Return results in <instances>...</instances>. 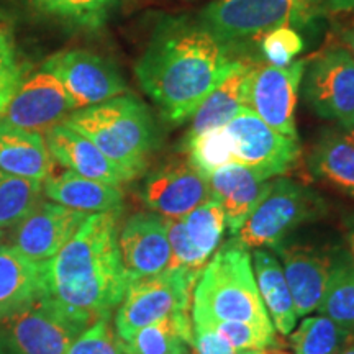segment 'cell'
Returning <instances> with one entry per match:
<instances>
[{
  "label": "cell",
  "instance_id": "cell-31",
  "mask_svg": "<svg viewBox=\"0 0 354 354\" xmlns=\"http://www.w3.org/2000/svg\"><path fill=\"white\" fill-rule=\"evenodd\" d=\"M39 12L77 26V28H100L118 0H32Z\"/></svg>",
  "mask_w": 354,
  "mask_h": 354
},
{
  "label": "cell",
  "instance_id": "cell-2",
  "mask_svg": "<svg viewBox=\"0 0 354 354\" xmlns=\"http://www.w3.org/2000/svg\"><path fill=\"white\" fill-rule=\"evenodd\" d=\"M118 214H91L43 264L44 297L71 320L91 325L110 317L130 281L118 250Z\"/></svg>",
  "mask_w": 354,
  "mask_h": 354
},
{
  "label": "cell",
  "instance_id": "cell-18",
  "mask_svg": "<svg viewBox=\"0 0 354 354\" xmlns=\"http://www.w3.org/2000/svg\"><path fill=\"white\" fill-rule=\"evenodd\" d=\"M207 179L210 197L220 202L230 233L236 234L254 207L266 196L272 177L254 167L232 162L212 172Z\"/></svg>",
  "mask_w": 354,
  "mask_h": 354
},
{
  "label": "cell",
  "instance_id": "cell-42",
  "mask_svg": "<svg viewBox=\"0 0 354 354\" xmlns=\"http://www.w3.org/2000/svg\"><path fill=\"white\" fill-rule=\"evenodd\" d=\"M342 38H343L344 44H346L349 50L354 53V28L353 30H346V32L343 33Z\"/></svg>",
  "mask_w": 354,
  "mask_h": 354
},
{
  "label": "cell",
  "instance_id": "cell-41",
  "mask_svg": "<svg viewBox=\"0 0 354 354\" xmlns=\"http://www.w3.org/2000/svg\"><path fill=\"white\" fill-rule=\"evenodd\" d=\"M251 354H292V353L286 351V349H282L279 346H269L264 349H258V351H251Z\"/></svg>",
  "mask_w": 354,
  "mask_h": 354
},
{
  "label": "cell",
  "instance_id": "cell-7",
  "mask_svg": "<svg viewBox=\"0 0 354 354\" xmlns=\"http://www.w3.org/2000/svg\"><path fill=\"white\" fill-rule=\"evenodd\" d=\"M198 276L201 274L187 269L169 268L130 282L115 313L113 328L120 342H127L136 331L154 322L189 312Z\"/></svg>",
  "mask_w": 354,
  "mask_h": 354
},
{
  "label": "cell",
  "instance_id": "cell-14",
  "mask_svg": "<svg viewBox=\"0 0 354 354\" xmlns=\"http://www.w3.org/2000/svg\"><path fill=\"white\" fill-rule=\"evenodd\" d=\"M339 248L284 241L274 248L289 284L297 318L315 312L320 305Z\"/></svg>",
  "mask_w": 354,
  "mask_h": 354
},
{
  "label": "cell",
  "instance_id": "cell-35",
  "mask_svg": "<svg viewBox=\"0 0 354 354\" xmlns=\"http://www.w3.org/2000/svg\"><path fill=\"white\" fill-rule=\"evenodd\" d=\"M66 354H125L122 342L112 328L110 317H102L99 320L81 331L74 339Z\"/></svg>",
  "mask_w": 354,
  "mask_h": 354
},
{
  "label": "cell",
  "instance_id": "cell-21",
  "mask_svg": "<svg viewBox=\"0 0 354 354\" xmlns=\"http://www.w3.org/2000/svg\"><path fill=\"white\" fill-rule=\"evenodd\" d=\"M0 171L44 183L53 174V158L41 133L0 120Z\"/></svg>",
  "mask_w": 354,
  "mask_h": 354
},
{
  "label": "cell",
  "instance_id": "cell-40",
  "mask_svg": "<svg viewBox=\"0 0 354 354\" xmlns=\"http://www.w3.org/2000/svg\"><path fill=\"white\" fill-rule=\"evenodd\" d=\"M344 236H346L348 254L354 264V214L344 216Z\"/></svg>",
  "mask_w": 354,
  "mask_h": 354
},
{
  "label": "cell",
  "instance_id": "cell-17",
  "mask_svg": "<svg viewBox=\"0 0 354 354\" xmlns=\"http://www.w3.org/2000/svg\"><path fill=\"white\" fill-rule=\"evenodd\" d=\"M87 214L55 202H39L17 225L12 246L35 263L51 259L71 240Z\"/></svg>",
  "mask_w": 354,
  "mask_h": 354
},
{
  "label": "cell",
  "instance_id": "cell-26",
  "mask_svg": "<svg viewBox=\"0 0 354 354\" xmlns=\"http://www.w3.org/2000/svg\"><path fill=\"white\" fill-rule=\"evenodd\" d=\"M192 344V317L179 312L154 322L122 342L125 354H187Z\"/></svg>",
  "mask_w": 354,
  "mask_h": 354
},
{
  "label": "cell",
  "instance_id": "cell-33",
  "mask_svg": "<svg viewBox=\"0 0 354 354\" xmlns=\"http://www.w3.org/2000/svg\"><path fill=\"white\" fill-rule=\"evenodd\" d=\"M192 322L210 326L212 330L223 336L233 348L240 349V351H258V349L277 346L276 330H266L261 326L251 325V323L210 320V318L201 317H192Z\"/></svg>",
  "mask_w": 354,
  "mask_h": 354
},
{
  "label": "cell",
  "instance_id": "cell-36",
  "mask_svg": "<svg viewBox=\"0 0 354 354\" xmlns=\"http://www.w3.org/2000/svg\"><path fill=\"white\" fill-rule=\"evenodd\" d=\"M167 240L171 248V268L187 269V271L201 274L205 264L209 263L196 250L190 241L183 218H165Z\"/></svg>",
  "mask_w": 354,
  "mask_h": 354
},
{
  "label": "cell",
  "instance_id": "cell-45",
  "mask_svg": "<svg viewBox=\"0 0 354 354\" xmlns=\"http://www.w3.org/2000/svg\"><path fill=\"white\" fill-rule=\"evenodd\" d=\"M2 236H3V233H2V228H0V240H2Z\"/></svg>",
  "mask_w": 354,
  "mask_h": 354
},
{
  "label": "cell",
  "instance_id": "cell-19",
  "mask_svg": "<svg viewBox=\"0 0 354 354\" xmlns=\"http://www.w3.org/2000/svg\"><path fill=\"white\" fill-rule=\"evenodd\" d=\"M44 141L51 158L71 172L117 187L131 180L91 140L63 122L46 130Z\"/></svg>",
  "mask_w": 354,
  "mask_h": 354
},
{
  "label": "cell",
  "instance_id": "cell-44",
  "mask_svg": "<svg viewBox=\"0 0 354 354\" xmlns=\"http://www.w3.org/2000/svg\"><path fill=\"white\" fill-rule=\"evenodd\" d=\"M342 130H343L344 135L349 136V138L354 141V127H346V128H342Z\"/></svg>",
  "mask_w": 354,
  "mask_h": 354
},
{
  "label": "cell",
  "instance_id": "cell-15",
  "mask_svg": "<svg viewBox=\"0 0 354 354\" xmlns=\"http://www.w3.org/2000/svg\"><path fill=\"white\" fill-rule=\"evenodd\" d=\"M140 197L153 214L180 220L209 201V179L189 161H172L146 177Z\"/></svg>",
  "mask_w": 354,
  "mask_h": 354
},
{
  "label": "cell",
  "instance_id": "cell-34",
  "mask_svg": "<svg viewBox=\"0 0 354 354\" xmlns=\"http://www.w3.org/2000/svg\"><path fill=\"white\" fill-rule=\"evenodd\" d=\"M261 55L274 68H287L305 50V41L294 26H279L264 33L259 41Z\"/></svg>",
  "mask_w": 354,
  "mask_h": 354
},
{
  "label": "cell",
  "instance_id": "cell-24",
  "mask_svg": "<svg viewBox=\"0 0 354 354\" xmlns=\"http://www.w3.org/2000/svg\"><path fill=\"white\" fill-rule=\"evenodd\" d=\"M308 169L354 201V141L343 130L325 131L308 154Z\"/></svg>",
  "mask_w": 354,
  "mask_h": 354
},
{
  "label": "cell",
  "instance_id": "cell-37",
  "mask_svg": "<svg viewBox=\"0 0 354 354\" xmlns=\"http://www.w3.org/2000/svg\"><path fill=\"white\" fill-rule=\"evenodd\" d=\"M24 81V71L17 57L10 35L0 26V115L7 109L17 88Z\"/></svg>",
  "mask_w": 354,
  "mask_h": 354
},
{
  "label": "cell",
  "instance_id": "cell-39",
  "mask_svg": "<svg viewBox=\"0 0 354 354\" xmlns=\"http://www.w3.org/2000/svg\"><path fill=\"white\" fill-rule=\"evenodd\" d=\"M312 3L320 10L322 15L354 10V0H312Z\"/></svg>",
  "mask_w": 354,
  "mask_h": 354
},
{
  "label": "cell",
  "instance_id": "cell-13",
  "mask_svg": "<svg viewBox=\"0 0 354 354\" xmlns=\"http://www.w3.org/2000/svg\"><path fill=\"white\" fill-rule=\"evenodd\" d=\"M74 110H77L76 104L63 84L41 69L21 81L0 120L21 130L39 133L64 122Z\"/></svg>",
  "mask_w": 354,
  "mask_h": 354
},
{
  "label": "cell",
  "instance_id": "cell-9",
  "mask_svg": "<svg viewBox=\"0 0 354 354\" xmlns=\"http://www.w3.org/2000/svg\"><path fill=\"white\" fill-rule=\"evenodd\" d=\"M304 97L323 120L354 127V53L349 48H328L308 59Z\"/></svg>",
  "mask_w": 354,
  "mask_h": 354
},
{
  "label": "cell",
  "instance_id": "cell-5",
  "mask_svg": "<svg viewBox=\"0 0 354 354\" xmlns=\"http://www.w3.org/2000/svg\"><path fill=\"white\" fill-rule=\"evenodd\" d=\"M328 202L317 190L287 177H276L233 236L248 250H274L302 225L328 215Z\"/></svg>",
  "mask_w": 354,
  "mask_h": 354
},
{
  "label": "cell",
  "instance_id": "cell-28",
  "mask_svg": "<svg viewBox=\"0 0 354 354\" xmlns=\"http://www.w3.org/2000/svg\"><path fill=\"white\" fill-rule=\"evenodd\" d=\"M354 333L344 330L325 315L305 317L290 331V344L295 354H342Z\"/></svg>",
  "mask_w": 354,
  "mask_h": 354
},
{
  "label": "cell",
  "instance_id": "cell-30",
  "mask_svg": "<svg viewBox=\"0 0 354 354\" xmlns=\"http://www.w3.org/2000/svg\"><path fill=\"white\" fill-rule=\"evenodd\" d=\"M183 221L192 245L209 261L210 256L218 250L225 228H227V218H225V212L220 202L210 197L209 201L196 207L189 215H185Z\"/></svg>",
  "mask_w": 354,
  "mask_h": 354
},
{
  "label": "cell",
  "instance_id": "cell-25",
  "mask_svg": "<svg viewBox=\"0 0 354 354\" xmlns=\"http://www.w3.org/2000/svg\"><path fill=\"white\" fill-rule=\"evenodd\" d=\"M251 259L256 284L274 330L281 335H290L297 323V315L281 263L269 250H253Z\"/></svg>",
  "mask_w": 354,
  "mask_h": 354
},
{
  "label": "cell",
  "instance_id": "cell-38",
  "mask_svg": "<svg viewBox=\"0 0 354 354\" xmlns=\"http://www.w3.org/2000/svg\"><path fill=\"white\" fill-rule=\"evenodd\" d=\"M194 354H251V351H240L233 348L223 336L203 323L192 322V344Z\"/></svg>",
  "mask_w": 354,
  "mask_h": 354
},
{
  "label": "cell",
  "instance_id": "cell-1",
  "mask_svg": "<svg viewBox=\"0 0 354 354\" xmlns=\"http://www.w3.org/2000/svg\"><path fill=\"white\" fill-rule=\"evenodd\" d=\"M243 59L198 21L162 17L135 64L138 84L172 125L190 120L202 100Z\"/></svg>",
  "mask_w": 354,
  "mask_h": 354
},
{
  "label": "cell",
  "instance_id": "cell-10",
  "mask_svg": "<svg viewBox=\"0 0 354 354\" xmlns=\"http://www.w3.org/2000/svg\"><path fill=\"white\" fill-rule=\"evenodd\" d=\"M307 64L308 59L294 61L287 68L253 64L246 87L245 107L253 110L272 130L297 141L295 109Z\"/></svg>",
  "mask_w": 354,
  "mask_h": 354
},
{
  "label": "cell",
  "instance_id": "cell-23",
  "mask_svg": "<svg viewBox=\"0 0 354 354\" xmlns=\"http://www.w3.org/2000/svg\"><path fill=\"white\" fill-rule=\"evenodd\" d=\"M251 68L253 64L243 61L215 91H212L202 100V104L190 117V127L183 140V146L202 133L225 127L236 117V113L245 107Z\"/></svg>",
  "mask_w": 354,
  "mask_h": 354
},
{
  "label": "cell",
  "instance_id": "cell-16",
  "mask_svg": "<svg viewBox=\"0 0 354 354\" xmlns=\"http://www.w3.org/2000/svg\"><path fill=\"white\" fill-rule=\"evenodd\" d=\"M118 250L130 282L169 269L171 248L165 216L153 212L131 215L118 232Z\"/></svg>",
  "mask_w": 354,
  "mask_h": 354
},
{
  "label": "cell",
  "instance_id": "cell-11",
  "mask_svg": "<svg viewBox=\"0 0 354 354\" xmlns=\"http://www.w3.org/2000/svg\"><path fill=\"white\" fill-rule=\"evenodd\" d=\"M234 162L254 167L269 177H281L297 165L300 145L266 125L253 110L243 107L232 122L225 125Z\"/></svg>",
  "mask_w": 354,
  "mask_h": 354
},
{
  "label": "cell",
  "instance_id": "cell-29",
  "mask_svg": "<svg viewBox=\"0 0 354 354\" xmlns=\"http://www.w3.org/2000/svg\"><path fill=\"white\" fill-rule=\"evenodd\" d=\"M41 184L0 171V228L17 227L38 205Z\"/></svg>",
  "mask_w": 354,
  "mask_h": 354
},
{
  "label": "cell",
  "instance_id": "cell-3",
  "mask_svg": "<svg viewBox=\"0 0 354 354\" xmlns=\"http://www.w3.org/2000/svg\"><path fill=\"white\" fill-rule=\"evenodd\" d=\"M63 123L91 140L131 180L143 174L158 143L151 113L135 95L74 110Z\"/></svg>",
  "mask_w": 354,
  "mask_h": 354
},
{
  "label": "cell",
  "instance_id": "cell-22",
  "mask_svg": "<svg viewBox=\"0 0 354 354\" xmlns=\"http://www.w3.org/2000/svg\"><path fill=\"white\" fill-rule=\"evenodd\" d=\"M44 297L43 264L12 245H0V317Z\"/></svg>",
  "mask_w": 354,
  "mask_h": 354
},
{
  "label": "cell",
  "instance_id": "cell-43",
  "mask_svg": "<svg viewBox=\"0 0 354 354\" xmlns=\"http://www.w3.org/2000/svg\"><path fill=\"white\" fill-rule=\"evenodd\" d=\"M342 354H354V336H353L351 342H349L348 346L343 349V353H342Z\"/></svg>",
  "mask_w": 354,
  "mask_h": 354
},
{
  "label": "cell",
  "instance_id": "cell-6",
  "mask_svg": "<svg viewBox=\"0 0 354 354\" xmlns=\"http://www.w3.org/2000/svg\"><path fill=\"white\" fill-rule=\"evenodd\" d=\"M323 17L312 0H215L198 13V24L234 48L279 26L304 28Z\"/></svg>",
  "mask_w": 354,
  "mask_h": 354
},
{
  "label": "cell",
  "instance_id": "cell-27",
  "mask_svg": "<svg viewBox=\"0 0 354 354\" xmlns=\"http://www.w3.org/2000/svg\"><path fill=\"white\" fill-rule=\"evenodd\" d=\"M317 310L354 333V264L348 250L339 248L336 253L328 284Z\"/></svg>",
  "mask_w": 354,
  "mask_h": 354
},
{
  "label": "cell",
  "instance_id": "cell-32",
  "mask_svg": "<svg viewBox=\"0 0 354 354\" xmlns=\"http://www.w3.org/2000/svg\"><path fill=\"white\" fill-rule=\"evenodd\" d=\"M183 148L189 156L187 161L205 177L218 171L220 167L234 162L232 140L225 127L202 133L187 141Z\"/></svg>",
  "mask_w": 354,
  "mask_h": 354
},
{
  "label": "cell",
  "instance_id": "cell-4",
  "mask_svg": "<svg viewBox=\"0 0 354 354\" xmlns=\"http://www.w3.org/2000/svg\"><path fill=\"white\" fill-rule=\"evenodd\" d=\"M192 317L274 330L256 284L250 250L234 236L223 243L202 269L194 289Z\"/></svg>",
  "mask_w": 354,
  "mask_h": 354
},
{
  "label": "cell",
  "instance_id": "cell-20",
  "mask_svg": "<svg viewBox=\"0 0 354 354\" xmlns=\"http://www.w3.org/2000/svg\"><path fill=\"white\" fill-rule=\"evenodd\" d=\"M43 192L51 202L87 215L120 212L123 207V192L117 185L87 179L71 171L51 174L44 180Z\"/></svg>",
  "mask_w": 354,
  "mask_h": 354
},
{
  "label": "cell",
  "instance_id": "cell-12",
  "mask_svg": "<svg viewBox=\"0 0 354 354\" xmlns=\"http://www.w3.org/2000/svg\"><path fill=\"white\" fill-rule=\"evenodd\" d=\"M41 69L63 84L77 110L107 102L128 91L117 68L91 51H59L48 57Z\"/></svg>",
  "mask_w": 354,
  "mask_h": 354
},
{
  "label": "cell",
  "instance_id": "cell-8",
  "mask_svg": "<svg viewBox=\"0 0 354 354\" xmlns=\"http://www.w3.org/2000/svg\"><path fill=\"white\" fill-rule=\"evenodd\" d=\"M86 330L46 297L0 317V354H66Z\"/></svg>",
  "mask_w": 354,
  "mask_h": 354
}]
</instances>
